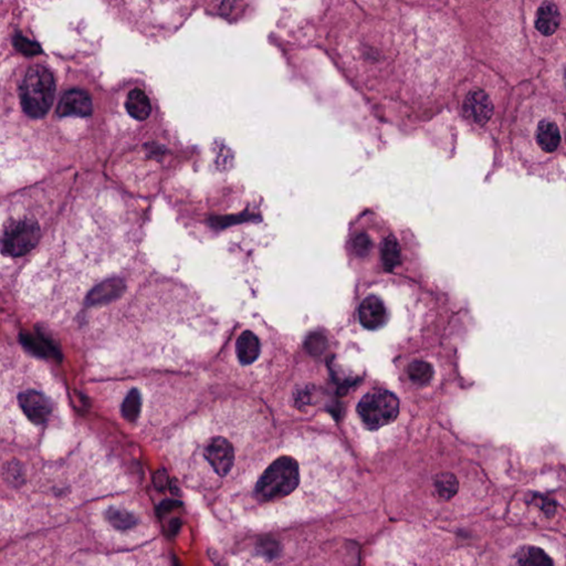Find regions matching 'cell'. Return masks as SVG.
<instances>
[{"label":"cell","mask_w":566,"mask_h":566,"mask_svg":"<svg viewBox=\"0 0 566 566\" xmlns=\"http://www.w3.org/2000/svg\"><path fill=\"white\" fill-rule=\"evenodd\" d=\"M563 133L556 120L543 117L529 132H522L514 142L522 161L531 164L549 162L563 151Z\"/></svg>","instance_id":"3"},{"label":"cell","mask_w":566,"mask_h":566,"mask_svg":"<svg viewBox=\"0 0 566 566\" xmlns=\"http://www.w3.org/2000/svg\"><path fill=\"white\" fill-rule=\"evenodd\" d=\"M463 112L471 122L484 125L491 119L493 105L484 91H472L463 102Z\"/></svg>","instance_id":"11"},{"label":"cell","mask_w":566,"mask_h":566,"mask_svg":"<svg viewBox=\"0 0 566 566\" xmlns=\"http://www.w3.org/2000/svg\"><path fill=\"white\" fill-rule=\"evenodd\" d=\"M128 27L147 37L172 35L192 14L197 0H110Z\"/></svg>","instance_id":"1"},{"label":"cell","mask_w":566,"mask_h":566,"mask_svg":"<svg viewBox=\"0 0 566 566\" xmlns=\"http://www.w3.org/2000/svg\"><path fill=\"white\" fill-rule=\"evenodd\" d=\"M125 109L131 117L137 121L149 119L152 112V103L143 89L134 88L128 92L125 101Z\"/></svg>","instance_id":"13"},{"label":"cell","mask_w":566,"mask_h":566,"mask_svg":"<svg viewBox=\"0 0 566 566\" xmlns=\"http://www.w3.org/2000/svg\"><path fill=\"white\" fill-rule=\"evenodd\" d=\"M56 80L52 72L41 64L28 69L20 85V103L22 110L32 119H40L48 113L54 103Z\"/></svg>","instance_id":"4"},{"label":"cell","mask_w":566,"mask_h":566,"mask_svg":"<svg viewBox=\"0 0 566 566\" xmlns=\"http://www.w3.org/2000/svg\"><path fill=\"white\" fill-rule=\"evenodd\" d=\"M40 228L37 221L27 217L9 221L0 237L1 253L7 257H22L30 253L40 239Z\"/></svg>","instance_id":"7"},{"label":"cell","mask_w":566,"mask_h":566,"mask_svg":"<svg viewBox=\"0 0 566 566\" xmlns=\"http://www.w3.org/2000/svg\"><path fill=\"white\" fill-rule=\"evenodd\" d=\"M399 412V401L392 392L386 389H372L362 397L357 405V414L362 423L368 431H378L396 419Z\"/></svg>","instance_id":"6"},{"label":"cell","mask_w":566,"mask_h":566,"mask_svg":"<svg viewBox=\"0 0 566 566\" xmlns=\"http://www.w3.org/2000/svg\"><path fill=\"white\" fill-rule=\"evenodd\" d=\"M107 521L117 530L132 529L137 524V518L122 509L111 508L105 514Z\"/></svg>","instance_id":"19"},{"label":"cell","mask_w":566,"mask_h":566,"mask_svg":"<svg viewBox=\"0 0 566 566\" xmlns=\"http://www.w3.org/2000/svg\"><path fill=\"white\" fill-rule=\"evenodd\" d=\"M19 405L28 419L36 425H43L50 417L51 404L43 394L36 391H26L18 397Z\"/></svg>","instance_id":"10"},{"label":"cell","mask_w":566,"mask_h":566,"mask_svg":"<svg viewBox=\"0 0 566 566\" xmlns=\"http://www.w3.org/2000/svg\"><path fill=\"white\" fill-rule=\"evenodd\" d=\"M300 482L298 461L295 458L283 456L274 460L263 471L255 486V495L262 502L290 496Z\"/></svg>","instance_id":"5"},{"label":"cell","mask_w":566,"mask_h":566,"mask_svg":"<svg viewBox=\"0 0 566 566\" xmlns=\"http://www.w3.org/2000/svg\"><path fill=\"white\" fill-rule=\"evenodd\" d=\"M181 502H176V501H165V502L162 503L161 505L160 511L161 512H167V511H172L173 509L177 508V507H181Z\"/></svg>","instance_id":"25"},{"label":"cell","mask_w":566,"mask_h":566,"mask_svg":"<svg viewBox=\"0 0 566 566\" xmlns=\"http://www.w3.org/2000/svg\"><path fill=\"white\" fill-rule=\"evenodd\" d=\"M435 486L439 497L444 500H450L457 493L459 484L457 478L452 473H439L435 479Z\"/></svg>","instance_id":"20"},{"label":"cell","mask_w":566,"mask_h":566,"mask_svg":"<svg viewBox=\"0 0 566 566\" xmlns=\"http://www.w3.org/2000/svg\"><path fill=\"white\" fill-rule=\"evenodd\" d=\"M142 410V395L137 389H132L128 394V396L124 399L122 404V416L125 419L134 423L141 414Z\"/></svg>","instance_id":"21"},{"label":"cell","mask_w":566,"mask_h":566,"mask_svg":"<svg viewBox=\"0 0 566 566\" xmlns=\"http://www.w3.org/2000/svg\"><path fill=\"white\" fill-rule=\"evenodd\" d=\"M260 348L258 336L250 331L242 333L237 340L236 353L241 364H253L260 355Z\"/></svg>","instance_id":"14"},{"label":"cell","mask_w":566,"mask_h":566,"mask_svg":"<svg viewBox=\"0 0 566 566\" xmlns=\"http://www.w3.org/2000/svg\"><path fill=\"white\" fill-rule=\"evenodd\" d=\"M306 345L308 352H311L312 354H319L325 350L327 342H325V338L323 335L319 334V333H314V334H311L308 336V340H306Z\"/></svg>","instance_id":"23"},{"label":"cell","mask_w":566,"mask_h":566,"mask_svg":"<svg viewBox=\"0 0 566 566\" xmlns=\"http://www.w3.org/2000/svg\"><path fill=\"white\" fill-rule=\"evenodd\" d=\"M359 317L365 329L378 330L387 320V310L383 301L375 295H371L359 306Z\"/></svg>","instance_id":"12"},{"label":"cell","mask_w":566,"mask_h":566,"mask_svg":"<svg viewBox=\"0 0 566 566\" xmlns=\"http://www.w3.org/2000/svg\"><path fill=\"white\" fill-rule=\"evenodd\" d=\"M560 24V13L558 7L551 3H543L535 17V27L542 35L551 36L556 31Z\"/></svg>","instance_id":"15"},{"label":"cell","mask_w":566,"mask_h":566,"mask_svg":"<svg viewBox=\"0 0 566 566\" xmlns=\"http://www.w3.org/2000/svg\"><path fill=\"white\" fill-rule=\"evenodd\" d=\"M167 471H166L165 469H160V470H157L154 476V484L155 486H156V489L160 490V491H164L166 488V484H167Z\"/></svg>","instance_id":"24"},{"label":"cell","mask_w":566,"mask_h":566,"mask_svg":"<svg viewBox=\"0 0 566 566\" xmlns=\"http://www.w3.org/2000/svg\"><path fill=\"white\" fill-rule=\"evenodd\" d=\"M22 342L29 351L40 357H58V359L61 357L54 344L43 335L22 334Z\"/></svg>","instance_id":"17"},{"label":"cell","mask_w":566,"mask_h":566,"mask_svg":"<svg viewBox=\"0 0 566 566\" xmlns=\"http://www.w3.org/2000/svg\"><path fill=\"white\" fill-rule=\"evenodd\" d=\"M516 560L520 565H552L553 562L544 551L535 546H523L516 552Z\"/></svg>","instance_id":"18"},{"label":"cell","mask_w":566,"mask_h":566,"mask_svg":"<svg viewBox=\"0 0 566 566\" xmlns=\"http://www.w3.org/2000/svg\"><path fill=\"white\" fill-rule=\"evenodd\" d=\"M350 250L359 262L372 263L380 271L393 272L403 262L401 241L383 226L359 228L351 236Z\"/></svg>","instance_id":"2"},{"label":"cell","mask_w":566,"mask_h":566,"mask_svg":"<svg viewBox=\"0 0 566 566\" xmlns=\"http://www.w3.org/2000/svg\"><path fill=\"white\" fill-rule=\"evenodd\" d=\"M125 290V285L121 280L112 279L103 282L89 295V304H105L120 297Z\"/></svg>","instance_id":"16"},{"label":"cell","mask_w":566,"mask_h":566,"mask_svg":"<svg viewBox=\"0 0 566 566\" xmlns=\"http://www.w3.org/2000/svg\"><path fill=\"white\" fill-rule=\"evenodd\" d=\"M57 112L60 117H90L94 112V102L87 91L72 89L61 96Z\"/></svg>","instance_id":"9"},{"label":"cell","mask_w":566,"mask_h":566,"mask_svg":"<svg viewBox=\"0 0 566 566\" xmlns=\"http://www.w3.org/2000/svg\"><path fill=\"white\" fill-rule=\"evenodd\" d=\"M408 375L414 383L425 385L433 378V367L427 362H412L408 367Z\"/></svg>","instance_id":"22"},{"label":"cell","mask_w":566,"mask_h":566,"mask_svg":"<svg viewBox=\"0 0 566 566\" xmlns=\"http://www.w3.org/2000/svg\"><path fill=\"white\" fill-rule=\"evenodd\" d=\"M204 457L216 475L226 477L234 463V449L232 442L225 437L217 436L208 440L204 450Z\"/></svg>","instance_id":"8"}]
</instances>
